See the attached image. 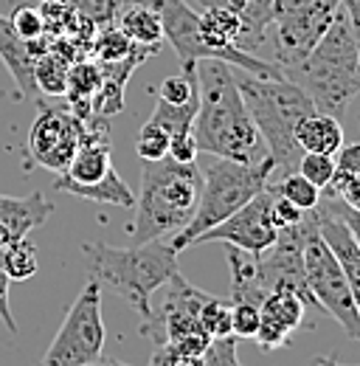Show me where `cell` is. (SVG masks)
I'll return each mask as SVG.
<instances>
[{
	"instance_id": "cell-1",
	"label": "cell",
	"mask_w": 360,
	"mask_h": 366,
	"mask_svg": "<svg viewBox=\"0 0 360 366\" xmlns=\"http://www.w3.org/2000/svg\"><path fill=\"white\" fill-rule=\"evenodd\" d=\"M197 74V116L191 124L200 152L259 164L268 158V147L259 136L251 113L234 79V68L220 59H203L194 65Z\"/></svg>"
},
{
	"instance_id": "cell-2",
	"label": "cell",
	"mask_w": 360,
	"mask_h": 366,
	"mask_svg": "<svg viewBox=\"0 0 360 366\" xmlns=\"http://www.w3.org/2000/svg\"><path fill=\"white\" fill-rule=\"evenodd\" d=\"M234 79H236L245 110L251 113L259 136L268 147V155L273 161V175H270L268 186H273L284 175L296 172L299 158H301V149L296 144V127L301 119L315 113V104L313 99L287 76L262 79V76L234 68Z\"/></svg>"
},
{
	"instance_id": "cell-3",
	"label": "cell",
	"mask_w": 360,
	"mask_h": 366,
	"mask_svg": "<svg viewBox=\"0 0 360 366\" xmlns=\"http://www.w3.org/2000/svg\"><path fill=\"white\" fill-rule=\"evenodd\" d=\"M358 51V37L344 9H338L318 46L296 68H287L284 76L313 99L318 113L344 119L349 113V104L360 96Z\"/></svg>"
},
{
	"instance_id": "cell-4",
	"label": "cell",
	"mask_w": 360,
	"mask_h": 366,
	"mask_svg": "<svg viewBox=\"0 0 360 366\" xmlns=\"http://www.w3.org/2000/svg\"><path fill=\"white\" fill-rule=\"evenodd\" d=\"M82 254L88 259L90 279L119 293L141 316V324L152 316V296L172 276L180 274L178 251L161 239L130 248H116L107 242H82Z\"/></svg>"
},
{
	"instance_id": "cell-5",
	"label": "cell",
	"mask_w": 360,
	"mask_h": 366,
	"mask_svg": "<svg viewBox=\"0 0 360 366\" xmlns=\"http://www.w3.org/2000/svg\"><path fill=\"white\" fill-rule=\"evenodd\" d=\"M200 167L178 164L169 155L141 164V192L135 197V220L130 223V242L144 245L164 234H178L194 217L200 200Z\"/></svg>"
},
{
	"instance_id": "cell-6",
	"label": "cell",
	"mask_w": 360,
	"mask_h": 366,
	"mask_svg": "<svg viewBox=\"0 0 360 366\" xmlns=\"http://www.w3.org/2000/svg\"><path fill=\"white\" fill-rule=\"evenodd\" d=\"M200 155H206V158L197 161L203 186H200V200H197L194 217L169 242L178 254L183 248L194 245V239L203 231L214 229L217 223H223L225 217H231L236 209H242L248 200H254L259 192H265L270 175H273L270 155L259 164H239V161L217 158V155H209V152H200Z\"/></svg>"
},
{
	"instance_id": "cell-7",
	"label": "cell",
	"mask_w": 360,
	"mask_h": 366,
	"mask_svg": "<svg viewBox=\"0 0 360 366\" xmlns=\"http://www.w3.org/2000/svg\"><path fill=\"white\" fill-rule=\"evenodd\" d=\"M104 319H101V285L90 279L68 307L59 332L45 350L37 366H85L96 361L104 350Z\"/></svg>"
},
{
	"instance_id": "cell-8",
	"label": "cell",
	"mask_w": 360,
	"mask_h": 366,
	"mask_svg": "<svg viewBox=\"0 0 360 366\" xmlns=\"http://www.w3.org/2000/svg\"><path fill=\"white\" fill-rule=\"evenodd\" d=\"M304 274L318 310H324L329 319L338 321L352 341H360V313L355 307L349 282L318 231L304 245Z\"/></svg>"
},
{
	"instance_id": "cell-9",
	"label": "cell",
	"mask_w": 360,
	"mask_h": 366,
	"mask_svg": "<svg viewBox=\"0 0 360 366\" xmlns=\"http://www.w3.org/2000/svg\"><path fill=\"white\" fill-rule=\"evenodd\" d=\"M82 124L68 107H48L37 113L31 130H29V155L34 158V164H40L43 169L51 172H65L74 152L79 149V138H82Z\"/></svg>"
},
{
	"instance_id": "cell-10",
	"label": "cell",
	"mask_w": 360,
	"mask_h": 366,
	"mask_svg": "<svg viewBox=\"0 0 360 366\" xmlns=\"http://www.w3.org/2000/svg\"><path fill=\"white\" fill-rule=\"evenodd\" d=\"M270 194L268 189L259 192L254 200H248L242 209H236L231 217H225L223 223H217L214 229L203 231L194 245L203 242H225L234 248H242L248 254H262L276 242L279 231L270 223Z\"/></svg>"
},
{
	"instance_id": "cell-11",
	"label": "cell",
	"mask_w": 360,
	"mask_h": 366,
	"mask_svg": "<svg viewBox=\"0 0 360 366\" xmlns=\"http://www.w3.org/2000/svg\"><path fill=\"white\" fill-rule=\"evenodd\" d=\"M304 313H307V305L293 290H284V287L270 290L259 305V332L254 341L265 352L287 347L293 332L301 327Z\"/></svg>"
},
{
	"instance_id": "cell-12",
	"label": "cell",
	"mask_w": 360,
	"mask_h": 366,
	"mask_svg": "<svg viewBox=\"0 0 360 366\" xmlns=\"http://www.w3.org/2000/svg\"><path fill=\"white\" fill-rule=\"evenodd\" d=\"M315 212H318V234H321V239L329 245L332 257L338 259L341 271H344L346 282H349L355 307H358V313H360V242L352 237V231L344 223V217L338 214L332 197L321 194V203H318Z\"/></svg>"
},
{
	"instance_id": "cell-13",
	"label": "cell",
	"mask_w": 360,
	"mask_h": 366,
	"mask_svg": "<svg viewBox=\"0 0 360 366\" xmlns=\"http://www.w3.org/2000/svg\"><path fill=\"white\" fill-rule=\"evenodd\" d=\"M0 59L6 71L11 74L17 93L23 99H37V82H34V56L29 54V46L23 37L14 34L9 17H0Z\"/></svg>"
},
{
	"instance_id": "cell-14",
	"label": "cell",
	"mask_w": 360,
	"mask_h": 366,
	"mask_svg": "<svg viewBox=\"0 0 360 366\" xmlns=\"http://www.w3.org/2000/svg\"><path fill=\"white\" fill-rule=\"evenodd\" d=\"M54 203L45 200L40 192L29 194V197H9L0 194V223L6 226L11 242L29 237V231L43 226L45 220L51 217Z\"/></svg>"
},
{
	"instance_id": "cell-15",
	"label": "cell",
	"mask_w": 360,
	"mask_h": 366,
	"mask_svg": "<svg viewBox=\"0 0 360 366\" xmlns=\"http://www.w3.org/2000/svg\"><path fill=\"white\" fill-rule=\"evenodd\" d=\"M116 26L124 31V37L135 46H158L164 48V26L155 9L144 3H127L121 0L116 9Z\"/></svg>"
},
{
	"instance_id": "cell-16",
	"label": "cell",
	"mask_w": 360,
	"mask_h": 366,
	"mask_svg": "<svg viewBox=\"0 0 360 366\" xmlns=\"http://www.w3.org/2000/svg\"><path fill=\"white\" fill-rule=\"evenodd\" d=\"M296 144H299L301 152L335 155L344 147V124H341V119L315 110L307 119L299 122V127H296Z\"/></svg>"
},
{
	"instance_id": "cell-17",
	"label": "cell",
	"mask_w": 360,
	"mask_h": 366,
	"mask_svg": "<svg viewBox=\"0 0 360 366\" xmlns=\"http://www.w3.org/2000/svg\"><path fill=\"white\" fill-rule=\"evenodd\" d=\"M101 85V68L93 59H76L68 68V82H65V99H68V110L79 119H90V99Z\"/></svg>"
},
{
	"instance_id": "cell-18",
	"label": "cell",
	"mask_w": 360,
	"mask_h": 366,
	"mask_svg": "<svg viewBox=\"0 0 360 366\" xmlns=\"http://www.w3.org/2000/svg\"><path fill=\"white\" fill-rule=\"evenodd\" d=\"M59 192H68L74 197H82V200H93V203H110V206H121V209H133L135 206V194L127 183L121 181V175L116 172V167L96 183L88 186H62Z\"/></svg>"
},
{
	"instance_id": "cell-19",
	"label": "cell",
	"mask_w": 360,
	"mask_h": 366,
	"mask_svg": "<svg viewBox=\"0 0 360 366\" xmlns=\"http://www.w3.org/2000/svg\"><path fill=\"white\" fill-rule=\"evenodd\" d=\"M0 265H3V271H6V276L11 282L31 279V276L37 274V268H40L37 265V248H34V242H29L26 237L9 242L6 248H0Z\"/></svg>"
},
{
	"instance_id": "cell-20",
	"label": "cell",
	"mask_w": 360,
	"mask_h": 366,
	"mask_svg": "<svg viewBox=\"0 0 360 366\" xmlns=\"http://www.w3.org/2000/svg\"><path fill=\"white\" fill-rule=\"evenodd\" d=\"M130 51H133V43H130V40L124 37V31H121L119 26H113V23L99 26L88 48L90 59L99 62V65H104V62H119V59H124Z\"/></svg>"
},
{
	"instance_id": "cell-21",
	"label": "cell",
	"mask_w": 360,
	"mask_h": 366,
	"mask_svg": "<svg viewBox=\"0 0 360 366\" xmlns=\"http://www.w3.org/2000/svg\"><path fill=\"white\" fill-rule=\"evenodd\" d=\"M268 192L273 194H281L284 200H290L296 209H301V212H313L318 209V203H321V189L310 183L301 172H290V175H284L281 181H276L273 186H268Z\"/></svg>"
},
{
	"instance_id": "cell-22",
	"label": "cell",
	"mask_w": 360,
	"mask_h": 366,
	"mask_svg": "<svg viewBox=\"0 0 360 366\" xmlns=\"http://www.w3.org/2000/svg\"><path fill=\"white\" fill-rule=\"evenodd\" d=\"M68 68H71V62L62 59L54 51H48L40 59H34V82H37V91L45 93V96H65Z\"/></svg>"
},
{
	"instance_id": "cell-23",
	"label": "cell",
	"mask_w": 360,
	"mask_h": 366,
	"mask_svg": "<svg viewBox=\"0 0 360 366\" xmlns=\"http://www.w3.org/2000/svg\"><path fill=\"white\" fill-rule=\"evenodd\" d=\"M194 116H197V99H191L189 104H166V102L158 99L149 122L158 124L161 130H166L169 138H172V136H180V133H191Z\"/></svg>"
},
{
	"instance_id": "cell-24",
	"label": "cell",
	"mask_w": 360,
	"mask_h": 366,
	"mask_svg": "<svg viewBox=\"0 0 360 366\" xmlns=\"http://www.w3.org/2000/svg\"><path fill=\"white\" fill-rule=\"evenodd\" d=\"M158 99L166 104H189L197 99V74L194 68H180V74L166 76L158 88Z\"/></svg>"
},
{
	"instance_id": "cell-25",
	"label": "cell",
	"mask_w": 360,
	"mask_h": 366,
	"mask_svg": "<svg viewBox=\"0 0 360 366\" xmlns=\"http://www.w3.org/2000/svg\"><path fill=\"white\" fill-rule=\"evenodd\" d=\"M197 319H200L203 330H206L211 338H228V335H231V302H223V299L211 296V299L200 307Z\"/></svg>"
},
{
	"instance_id": "cell-26",
	"label": "cell",
	"mask_w": 360,
	"mask_h": 366,
	"mask_svg": "<svg viewBox=\"0 0 360 366\" xmlns=\"http://www.w3.org/2000/svg\"><path fill=\"white\" fill-rule=\"evenodd\" d=\"M135 152H138L141 161H161V158H166V152H169V133L161 130L158 124L146 122V124L138 130Z\"/></svg>"
},
{
	"instance_id": "cell-27",
	"label": "cell",
	"mask_w": 360,
	"mask_h": 366,
	"mask_svg": "<svg viewBox=\"0 0 360 366\" xmlns=\"http://www.w3.org/2000/svg\"><path fill=\"white\" fill-rule=\"evenodd\" d=\"M296 172H301L310 183H315L321 192L335 175V155H321V152H301Z\"/></svg>"
},
{
	"instance_id": "cell-28",
	"label": "cell",
	"mask_w": 360,
	"mask_h": 366,
	"mask_svg": "<svg viewBox=\"0 0 360 366\" xmlns=\"http://www.w3.org/2000/svg\"><path fill=\"white\" fill-rule=\"evenodd\" d=\"M259 332V305L231 302V335L234 338H256Z\"/></svg>"
},
{
	"instance_id": "cell-29",
	"label": "cell",
	"mask_w": 360,
	"mask_h": 366,
	"mask_svg": "<svg viewBox=\"0 0 360 366\" xmlns=\"http://www.w3.org/2000/svg\"><path fill=\"white\" fill-rule=\"evenodd\" d=\"M9 23H11L14 34L23 37V40H37L40 34H45L40 9H34V6H17L9 14Z\"/></svg>"
},
{
	"instance_id": "cell-30",
	"label": "cell",
	"mask_w": 360,
	"mask_h": 366,
	"mask_svg": "<svg viewBox=\"0 0 360 366\" xmlns=\"http://www.w3.org/2000/svg\"><path fill=\"white\" fill-rule=\"evenodd\" d=\"M40 17H43V29L45 34L51 37H59L68 26V20L74 17V9L68 0H43L40 6Z\"/></svg>"
},
{
	"instance_id": "cell-31",
	"label": "cell",
	"mask_w": 360,
	"mask_h": 366,
	"mask_svg": "<svg viewBox=\"0 0 360 366\" xmlns=\"http://www.w3.org/2000/svg\"><path fill=\"white\" fill-rule=\"evenodd\" d=\"M200 364L203 366H242L239 358H236V338H234V335H228V338H211V344L206 347Z\"/></svg>"
},
{
	"instance_id": "cell-32",
	"label": "cell",
	"mask_w": 360,
	"mask_h": 366,
	"mask_svg": "<svg viewBox=\"0 0 360 366\" xmlns=\"http://www.w3.org/2000/svg\"><path fill=\"white\" fill-rule=\"evenodd\" d=\"M74 11H79L82 17L93 20L96 26H107L113 23L116 17V9H119V0H68Z\"/></svg>"
},
{
	"instance_id": "cell-33",
	"label": "cell",
	"mask_w": 360,
	"mask_h": 366,
	"mask_svg": "<svg viewBox=\"0 0 360 366\" xmlns=\"http://www.w3.org/2000/svg\"><path fill=\"white\" fill-rule=\"evenodd\" d=\"M273 194V192H270ZM307 217V212H301V209H296L290 200H284L281 194H273L270 197V223L276 226V231L281 229H290V226H296V223H301Z\"/></svg>"
},
{
	"instance_id": "cell-34",
	"label": "cell",
	"mask_w": 360,
	"mask_h": 366,
	"mask_svg": "<svg viewBox=\"0 0 360 366\" xmlns=\"http://www.w3.org/2000/svg\"><path fill=\"white\" fill-rule=\"evenodd\" d=\"M166 155L178 164H194L200 158V147L194 141V133H180V136L169 138V152Z\"/></svg>"
},
{
	"instance_id": "cell-35",
	"label": "cell",
	"mask_w": 360,
	"mask_h": 366,
	"mask_svg": "<svg viewBox=\"0 0 360 366\" xmlns=\"http://www.w3.org/2000/svg\"><path fill=\"white\" fill-rule=\"evenodd\" d=\"M335 169H341L346 175H360V141L344 144L335 152Z\"/></svg>"
},
{
	"instance_id": "cell-36",
	"label": "cell",
	"mask_w": 360,
	"mask_h": 366,
	"mask_svg": "<svg viewBox=\"0 0 360 366\" xmlns=\"http://www.w3.org/2000/svg\"><path fill=\"white\" fill-rule=\"evenodd\" d=\"M9 276L3 271V265H0V321L6 324V330L9 332H17V321L11 316V310H9Z\"/></svg>"
},
{
	"instance_id": "cell-37",
	"label": "cell",
	"mask_w": 360,
	"mask_h": 366,
	"mask_svg": "<svg viewBox=\"0 0 360 366\" xmlns=\"http://www.w3.org/2000/svg\"><path fill=\"white\" fill-rule=\"evenodd\" d=\"M335 200V197H332ZM335 209H338V214L344 217V223L349 226V231H352V237L360 242V212H352V209H346L341 200H335Z\"/></svg>"
},
{
	"instance_id": "cell-38",
	"label": "cell",
	"mask_w": 360,
	"mask_h": 366,
	"mask_svg": "<svg viewBox=\"0 0 360 366\" xmlns=\"http://www.w3.org/2000/svg\"><path fill=\"white\" fill-rule=\"evenodd\" d=\"M341 9H344V14H346V20H349V26H352L360 43V0H341Z\"/></svg>"
},
{
	"instance_id": "cell-39",
	"label": "cell",
	"mask_w": 360,
	"mask_h": 366,
	"mask_svg": "<svg viewBox=\"0 0 360 366\" xmlns=\"http://www.w3.org/2000/svg\"><path fill=\"white\" fill-rule=\"evenodd\" d=\"M149 366H203L200 361H180V358H172L169 352L158 350L155 347V355H152V364Z\"/></svg>"
},
{
	"instance_id": "cell-40",
	"label": "cell",
	"mask_w": 360,
	"mask_h": 366,
	"mask_svg": "<svg viewBox=\"0 0 360 366\" xmlns=\"http://www.w3.org/2000/svg\"><path fill=\"white\" fill-rule=\"evenodd\" d=\"M85 366H130V364H121V361H116V358H104V355H99L96 361H90Z\"/></svg>"
},
{
	"instance_id": "cell-41",
	"label": "cell",
	"mask_w": 360,
	"mask_h": 366,
	"mask_svg": "<svg viewBox=\"0 0 360 366\" xmlns=\"http://www.w3.org/2000/svg\"><path fill=\"white\" fill-rule=\"evenodd\" d=\"M313 364L315 366H360V364H341V361H335V358H326V355H318Z\"/></svg>"
},
{
	"instance_id": "cell-42",
	"label": "cell",
	"mask_w": 360,
	"mask_h": 366,
	"mask_svg": "<svg viewBox=\"0 0 360 366\" xmlns=\"http://www.w3.org/2000/svg\"><path fill=\"white\" fill-rule=\"evenodd\" d=\"M358 65H360V51H358Z\"/></svg>"
},
{
	"instance_id": "cell-43",
	"label": "cell",
	"mask_w": 360,
	"mask_h": 366,
	"mask_svg": "<svg viewBox=\"0 0 360 366\" xmlns=\"http://www.w3.org/2000/svg\"><path fill=\"white\" fill-rule=\"evenodd\" d=\"M0 99H3V91H0Z\"/></svg>"
}]
</instances>
